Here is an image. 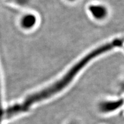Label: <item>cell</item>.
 <instances>
[{
	"label": "cell",
	"mask_w": 124,
	"mask_h": 124,
	"mask_svg": "<svg viewBox=\"0 0 124 124\" xmlns=\"http://www.w3.org/2000/svg\"><path fill=\"white\" fill-rule=\"evenodd\" d=\"M124 41V40L120 39L114 40L112 43L105 44L104 46L96 49L95 50L93 51L91 53L86 56L84 58L82 59L81 60H80L77 64H75L64 76V77L62 78V79L59 80L58 82H57L55 84L52 85V86H51L47 89L43 90L40 92L34 93L33 94L34 100H35L36 102L39 103L51 97L52 95L56 94L57 93H58L66 87L71 82V80L73 79L77 75V74L81 70L82 68L84 67L87 63H89L91 59L95 58L96 56L100 54L104 53L108 50H110L116 46H121Z\"/></svg>",
	"instance_id": "1"
},
{
	"label": "cell",
	"mask_w": 124,
	"mask_h": 124,
	"mask_svg": "<svg viewBox=\"0 0 124 124\" xmlns=\"http://www.w3.org/2000/svg\"><path fill=\"white\" fill-rule=\"evenodd\" d=\"M89 11L95 19L102 20L108 16V9L102 5H91L89 7Z\"/></svg>",
	"instance_id": "2"
},
{
	"label": "cell",
	"mask_w": 124,
	"mask_h": 124,
	"mask_svg": "<svg viewBox=\"0 0 124 124\" xmlns=\"http://www.w3.org/2000/svg\"><path fill=\"white\" fill-rule=\"evenodd\" d=\"M122 105V102L121 101H107L101 103L100 105V110L102 113H108L114 111L120 108Z\"/></svg>",
	"instance_id": "3"
},
{
	"label": "cell",
	"mask_w": 124,
	"mask_h": 124,
	"mask_svg": "<svg viewBox=\"0 0 124 124\" xmlns=\"http://www.w3.org/2000/svg\"><path fill=\"white\" fill-rule=\"evenodd\" d=\"M36 21L37 19L35 15L32 14H27L21 18L20 24L24 29H30L34 27L36 24Z\"/></svg>",
	"instance_id": "4"
},
{
	"label": "cell",
	"mask_w": 124,
	"mask_h": 124,
	"mask_svg": "<svg viewBox=\"0 0 124 124\" xmlns=\"http://www.w3.org/2000/svg\"><path fill=\"white\" fill-rule=\"evenodd\" d=\"M13 1L20 5H24L27 4L28 0H13Z\"/></svg>",
	"instance_id": "5"
},
{
	"label": "cell",
	"mask_w": 124,
	"mask_h": 124,
	"mask_svg": "<svg viewBox=\"0 0 124 124\" xmlns=\"http://www.w3.org/2000/svg\"><path fill=\"white\" fill-rule=\"evenodd\" d=\"M1 83H0V110H2V101H1Z\"/></svg>",
	"instance_id": "6"
},
{
	"label": "cell",
	"mask_w": 124,
	"mask_h": 124,
	"mask_svg": "<svg viewBox=\"0 0 124 124\" xmlns=\"http://www.w3.org/2000/svg\"><path fill=\"white\" fill-rule=\"evenodd\" d=\"M69 124H77L75 123V122H71V123H70Z\"/></svg>",
	"instance_id": "7"
},
{
	"label": "cell",
	"mask_w": 124,
	"mask_h": 124,
	"mask_svg": "<svg viewBox=\"0 0 124 124\" xmlns=\"http://www.w3.org/2000/svg\"><path fill=\"white\" fill-rule=\"evenodd\" d=\"M68 1H75V0H68Z\"/></svg>",
	"instance_id": "8"
}]
</instances>
